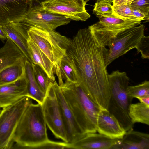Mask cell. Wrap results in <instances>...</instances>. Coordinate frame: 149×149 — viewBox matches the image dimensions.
I'll use <instances>...</instances> for the list:
<instances>
[{"label": "cell", "mask_w": 149, "mask_h": 149, "mask_svg": "<svg viewBox=\"0 0 149 149\" xmlns=\"http://www.w3.org/2000/svg\"><path fill=\"white\" fill-rule=\"evenodd\" d=\"M96 43L89 29H80L71 39L66 55L78 84L101 108L107 110L110 96L104 49Z\"/></svg>", "instance_id": "6da1fadb"}, {"label": "cell", "mask_w": 149, "mask_h": 149, "mask_svg": "<svg viewBox=\"0 0 149 149\" xmlns=\"http://www.w3.org/2000/svg\"><path fill=\"white\" fill-rule=\"evenodd\" d=\"M84 134L96 133L101 108L87 95L78 83L65 82L59 86Z\"/></svg>", "instance_id": "7a4b0ae2"}, {"label": "cell", "mask_w": 149, "mask_h": 149, "mask_svg": "<svg viewBox=\"0 0 149 149\" xmlns=\"http://www.w3.org/2000/svg\"><path fill=\"white\" fill-rule=\"evenodd\" d=\"M42 105L31 101L23 113L15 132L12 149H31L49 139Z\"/></svg>", "instance_id": "3957f363"}, {"label": "cell", "mask_w": 149, "mask_h": 149, "mask_svg": "<svg viewBox=\"0 0 149 149\" xmlns=\"http://www.w3.org/2000/svg\"><path fill=\"white\" fill-rule=\"evenodd\" d=\"M29 38L39 47L52 62L54 74L57 76L58 85L64 83L60 69L62 59L66 56V51L71 39L54 30L31 26L28 27Z\"/></svg>", "instance_id": "277c9868"}, {"label": "cell", "mask_w": 149, "mask_h": 149, "mask_svg": "<svg viewBox=\"0 0 149 149\" xmlns=\"http://www.w3.org/2000/svg\"><path fill=\"white\" fill-rule=\"evenodd\" d=\"M110 96L107 110L118 120L126 132L133 129L134 124L129 115V107L133 99L127 88L129 79L125 72L119 70L108 74Z\"/></svg>", "instance_id": "5b68a950"}, {"label": "cell", "mask_w": 149, "mask_h": 149, "mask_svg": "<svg viewBox=\"0 0 149 149\" xmlns=\"http://www.w3.org/2000/svg\"><path fill=\"white\" fill-rule=\"evenodd\" d=\"M96 16L99 21L88 29L97 44L100 47H108L120 33L141 22L119 18L113 13Z\"/></svg>", "instance_id": "8992f818"}, {"label": "cell", "mask_w": 149, "mask_h": 149, "mask_svg": "<svg viewBox=\"0 0 149 149\" xmlns=\"http://www.w3.org/2000/svg\"><path fill=\"white\" fill-rule=\"evenodd\" d=\"M32 101L24 97L13 104L2 108L0 112V149H12L13 139L20 120Z\"/></svg>", "instance_id": "52a82bcc"}, {"label": "cell", "mask_w": 149, "mask_h": 149, "mask_svg": "<svg viewBox=\"0 0 149 149\" xmlns=\"http://www.w3.org/2000/svg\"><path fill=\"white\" fill-rule=\"evenodd\" d=\"M145 26L140 24L128 29L118 34L110 45L109 49L104 47V58L106 67L113 61L136 48L144 35Z\"/></svg>", "instance_id": "ba28073f"}, {"label": "cell", "mask_w": 149, "mask_h": 149, "mask_svg": "<svg viewBox=\"0 0 149 149\" xmlns=\"http://www.w3.org/2000/svg\"><path fill=\"white\" fill-rule=\"evenodd\" d=\"M41 105L44 118L49 129L56 138L68 143L60 108L52 81Z\"/></svg>", "instance_id": "9c48e42d"}, {"label": "cell", "mask_w": 149, "mask_h": 149, "mask_svg": "<svg viewBox=\"0 0 149 149\" xmlns=\"http://www.w3.org/2000/svg\"><path fill=\"white\" fill-rule=\"evenodd\" d=\"M71 19L65 16L48 11L42 5L33 6L22 22L28 27L35 26L54 30L58 26L69 23Z\"/></svg>", "instance_id": "30bf717a"}, {"label": "cell", "mask_w": 149, "mask_h": 149, "mask_svg": "<svg viewBox=\"0 0 149 149\" xmlns=\"http://www.w3.org/2000/svg\"><path fill=\"white\" fill-rule=\"evenodd\" d=\"M84 0H51L42 4L45 9L76 21H85L90 15L85 9Z\"/></svg>", "instance_id": "8fae6325"}, {"label": "cell", "mask_w": 149, "mask_h": 149, "mask_svg": "<svg viewBox=\"0 0 149 149\" xmlns=\"http://www.w3.org/2000/svg\"><path fill=\"white\" fill-rule=\"evenodd\" d=\"M32 6V0H0V25L22 22Z\"/></svg>", "instance_id": "7c38bea8"}, {"label": "cell", "mask_w": 149, "mask_h": 149, "mask_svg": "<svg viewBox=\"0 0 149 149\" xmlns=\"http://www.w3.org/2000/svg\"><path fill=\"white\" fill-rule=\"evenodd\" d=\"M53 83L60 108L68 143H72L84 134L78 124L59 85L55 80Z\"/></svg>", "instance_id": "4fadbf2b"}, {"label": "cell", "mask_w": 149, "mask_h": 149, "mask_svg": "<svg viewBox=\"0 0 149 149\" xmlns=\"http://www.w3.org/2000/svg\"><path fill=\"white\" fill-rule=\"evenodd\" d=\"M24 97H29L25 73L23 77L15 81L0 85L1 109L13 104Z\"/></svg>", "instance_id": "5bb4252c"}, {"label": "cell", "mask_w": 149, "mask_h": 149, "mask_svg": "<svg viewBox=\"0 0 149 149\" xmlns=\"http://www.w3.org/2000/svg\"><path fill=\"white\" fill-rule=\"evenodd\" d=\"M98 133L112 139H121L126 132L118 120L107 109L101 108L97 122Z\"/></svg>", "instance_id": "9a60e30c"}, {"label": "cell", "mask_w": 149, "mask_h": 149, "mask_svg": "<svg viewBox=\"0 0 149 149\" xmlns=\"http://www.w3.org/2000/svg\"><path fill=\"white\" fill-rule=\"evenodd\" d=\"M7 38L11 40L31 64L32 60L28 48L27 41L29 38L28 27L22 22H11L2 26Z\"/></svg>", "instance_id": "2e32d148"}, {"label": "cell", "mask_w": 149, "mask_h": 149, "mask_svg": "<svg viewBox=\"0 0 149 149\" xmlns=\"http://www.w3.org/2000/svg\"><path fill=\"white\" fill-rule=\"evenodd\" d=\"M120 139H112L100 133L84 134L81 137L71 143L76 149H111Z\"/></svg>", "instance_id": "e0dca14e"}, {"label": "cell", "mask_w": 149, "mask_h": 149, "mask_svg": "<svg viewBox=\"0 0 149 149\" xmlns=\"http://www.w3.org/2000/svg\"><path fill=\"white\" fill-rule=\"evenodd\" d=\"M111 149H149V135L133 129L127 131Z\"/></svg>", "instance_id": "ac0fdd59"}, {"label": "cell", "mask_w": 149, "mask_h": 149, "mask_svg": "<svg viewBox=\"0 0 149 149\" xmlns=\"http://www.w3.org/2000/svg\"><path fill=\"white\" fill-rule=\"evenodd\" d=\"M28 46L32 63L40 66L46 73L52 82L55 80L52 64L39 47L29 38Z\"/></svg>", "instance_id": "d6986e66"}, {"label": "cell", "mask_w": 149, "mask_h": 149, "mask_svg": "<svg viewBox=\"0 0 149 149\" xmlns=\"http://www.w3.org/2000/svg\"><path fill=\"white\" fill-rule=\"evenodd\" d=\"M24 57L25 56L18 47L7 38L5 45L0 48V72Z\"/></svg>", "instance_id": "ffe728a7"}, {"label": "cell", "mask_w": 149, "mask_h": 149, "mask_svg": "<svg viewBox=\"0 0 149 149\" xmlns=\"http://www.w3.org/2000/svg\"><path fill=\"white\" fill-rule=\"evenodd\" d=\"M25 57L20 59L14 64L6 68L0 72V85L15 81L25 74Z\"/></svg>", "instance_id": "44dd1931"}, {"label": "cell", "mask_w": 149, "mask_h": 149, "mask_svg": "<svg viewBox=\"0 0 149 149\" xmlns=\"http://www.w3.org/2000/svg\"><path fill=\"white\" fill-rule=\"evenodd\" d=\"M25 70L29 97L42 105L46 94L38 86L34 76L32 64L27 59L25 62Z\"/></svg>", "instance_id": "7402d4cb"}, {"label": "cell", "mask_w": 149, "mask_h": 149, "mask_svg": "<svg viewBox=\"0 0 149 149\" xmlns=\"http://www.w3.org/2000/svg\"><path fill=\"white\" fill-rule=\"evenodd\" d=\"M129 115L133 124L140 123L149 125V106L141 102L132 103L129 108Z\"/></svg>", "instance_id": "603a6c76"}, {"label": "cell", "mask_w": 149, "mask_h": 149, "mask_svg": "<svg viewBox=\"0 0 149 149\" xmlns=\"http://www.w3.org/2000/svg\"><path fill=\"white\" fill-rule=\"evenodd\" d=\"M60 69L64 82L77 83L76 74L67 55L61 61Z\"/></svg>", "instance_id": "cb8c5ba5"}, {"label": "cell", "mask_w": 149, "mask_h": 149, "mask_svg": "<svg viewBox=\"0 0 149 149\" xmlns=\"http://www.w3.org/2000/svg\"><path fill=\"white\" fill-rule=\"evenodd\" d=\"M34 76L39 87L46 94L51 81L46 73L38 65L32 63Z\"/></svg>", "instance_id": "d4e9b609"}, {"label": "cell", "mask_w": 149, "mask_h": 149, "mask_svg": "<svg viewBox=\"0 0 149 149\" xmlns=\"http://www.w3.org/2000/svg\"><path fill=\"white\" fill-rule=\"evenodd\" d=\"M127 91L132 99L149 96V81L145 80L136 85L128 86Z\"/></svg>", "instance_id": "484cf974"}, {"label": "cell", "mask_w": 149, "mask_h": 149, "mask_svg": "<svg viewBox=\"0 0 149 149\" xmlns=\"http://www.w3.org/2000/svg\"><path fill=\"white\" fill-rule=\"evenodd\" d=\"M112 13L119 18L140 21L133 15L132 10L130 5H123L116 6H112Z\"/></svg>", "instance_id": "4316f807"}, {"label": "cell", "mask_w": 149, "mask_h": 149, "mask_svg": "<svg viewBox=\"0 0 149 149\" xmlns=\"http://www.w3.org/2000/svg\"><path fill=\"white\" fill-rule=\"evenodd\" d=\"M74 149L71 143L57 142L49 139L47 141L33 146L32 149Z\"/></svg>", "instance_id": "83f0119b"}, {"label": "cell", "mask_w": 149, "mask_h": 149, "mask_svg": "<svg viewBox=\"0 0 149 149\" xmlns=\"http://www.w3.org/2000/svg\"><path fill=\"white\" fill-rule=\"evenodd\" d=\"M112 0H97L93 11L96 15L112 14Z\"/></svg>", "instance_id": "f1b7e54d"}, {"label": "cell", "mask_w": 149, "mask_h": 149, "mask_svg": "<svg viewBox=\"0 0 149 149\" xmlns=\"http://www.w3.org/2000/svg\"><path fill=\"white\" fill-rule=\"evenodd\" d=\"M138 52L140 53L143 59L149 58V38L144 35L142 36L136 47Z\"/></svg>", "instance_id": "f546056e"}, {"label": "cell", "mask_w": 149, "mask_h": 149, "mask_svg": "<svg viewBox=\"0 0 149 149\" xmlns=\"http://www.w3.org/2000/svg\"><path fill=\"white\" fill-rule=\"evenodd\" d=\"M130 6L132 9L140 10L149 17V0H134Z\"/></svg>", "instance_id": "4dcf8cb0"}, {"label": "cell", "mask_w": 149, "mask_h": 149, "mask_svg": "<svg viewBox=\"0 0 149 149\" xmlns=\"http://www.w3.org/2000/svg\"><path fill=\"white\" fill-rule=\"evenodd\" d=\"M132 9L133 15L139 21H141L145 20H149V17L146 15L144 13L140 10L136 9Z\"/></svg>", "instance_id": "1f68e13d"}, {"label": "cell", "mask_w": 149, "mask_h": 149, "mask_svg": "<svg viewBox=\"0 0 149 149\" xmlns=\"http://www.w3.org/2000/svg\"><path fill=\"white\" fill-rule=\"evenodd\" d=\"M140 102L149 106V96L138 98Z\"/></svg>", "instance_id": "d6a6232c"}, {"label": "cell", "mask_w": 149, "mask_h": 149, "mask_svg": "<svg viewBox=\"0 0 149 149\" xmlns=\"http://www.w3.org/2000/svg\"><path fill=\"white\" fill-rule=\"evenodd\" d=\"M0 39L4 40L7 39L5 33L2 28V26L0 25Z\"/></svg>", "instance_id": "836d02e7"}, {"label": "cell", "mask_w": 149, "mask_h": 149, "mask_svg": "<svg viewBox=\"0 0 149 149\" xmlns=\"http://www.w3.org/2000/svg\"><path fill=\"white\" fill-rule=\"evenodd\" d=\"M134 0H122L118 6L123 5H130L132 1Z\"/></svg>", "instance_id": "e575fe53"}, {"label": "cell", "mask_w": 149, "mask_h": 149, "mask_svg": "<svg viewBox=\"0 0 149 149\" xmlns=\"http://www.w3.org/2000/svg\"><path fill=\"white\" fill-rule=\"evenodd\" d=\"M122 0H112V6H118Z\"/></svg>", "instance_id": "d590c367"}, {"label": "cell", "mask_w": 149, "mask_h": 149, "mask_svg": "<svg viewBox=\"0 0 149 149\" xmlns=\"http://www.w3.org/2000/svg\"><path fill=\"white\" fill-rule=\"evenodd\" d=\"M38 4L42 5L43 3L51 0H34Z\"/></svg>", "instance_id": "8d00e7d4"}, {"label": "cell", "mask_w": 149, "mask_h": 149, "mask_svg": "<svg viewBox=\"0 0 149 149\" xmlns=\"http://www.w3.org/2000/svg\"><path fill=\"white\" fill-rule=\"evenodd\" d=\"M85 1V2L86 3L88 1H90V0H84Z\"/></svg>", "instance_id": "74e56055"}, {"label": "cell", "mask_w": 149, "mask_h": 149, "mask_svg": "<svg viewBox=\"0 0 149 149\" xmlns=\"http://www.w3.org/2000/svg\"><path fill=\"white\" fill-rule=\"evenodd\" d=\"M1 108H0V112L1 111Z\"/></svg>", "instance_id": "f35d334b"}]
</instances>
